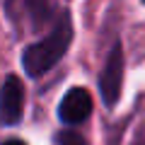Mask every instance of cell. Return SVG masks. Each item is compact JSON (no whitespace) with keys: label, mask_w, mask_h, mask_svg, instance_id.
I'll list each match as a JSON object with an SVG mask.
<instances>
[{"label":"cell","mask_w":145,"mask_h":145,"mask_svg":"<svg viewBox=\"0 0 145 145\" xmlns=\"http://www.w3.org/2000/svg\"><path fill=\"white\" fill-rule=\"evenodd\" d=\"M72 34H75V29H72L70 12L63 10L61 15H58V20L53 22L51 31H48L44 39L24 46L22 58H20L24 72L29 78H41V75H46L51 68H56V63H61L63 56L68 53V48H70Z\"/></svg>","instance_id":"obj_1"},{"label":"cell","mask_w":145,"mask_h":145,"mask_svg":"<svg viewBox=\"0 0 145 145\" xmlns=\"http://www.w3.org/2000/svg\"><path fill=\"white\" fill-rule=\"evenodd\" d=\"M123 72H126V58H123V46L116 39L114 46L109 48L104 68L99 70V94H102V102L106 109H114L121 99L123 92Z\"/></svg>","instance_id":"obj_2"},{"label":"cell","mask_w":145,"mask_h":145,"mask_svg":"<svg viewBox=\"0 0 145 145\" xmlns=\"http://www.w3.org/2000/svg\"><path fill=\"white\" fill-rule=\"evenodd\" d=\"M24 106H27L24 82L12 72L3 80V87H0V126H5V128L20 126L24 119Z\"/></svg>","instance_id":"obj_3"},{"label":"cell","mask_w":145,"mask_h":145,"mask_svg":"<svg viewBox=\"0 0 145 145\" xmlns=\"http://www.w3.org/2000/svg\"><path fill=\"white\" fill-rule=\"evenodd\" d=\"M92 94L87 87H70L58 104V119L65 126H80L92 116Z\"/></svg>","instance_id":"obj_4"},{"label":"cell","mask_w":145,"mask_h":145,"mask_svg":"<svg viewBox=\"0 0 145 145\" xmlns=\"http://www.w3.org/2000/svg\"><path fill=\"white\" fill-rule=\"evenodd\" d=\"M56 145H87V140L75 128H63L56 133Z\"/></svg>","instance_id":"obj_5"},{"label":"cell","mask_w":145,"mask_h":145,"mask_svg":"<svg viewBox=\"0 0 145 145\" xmlns=\"http://www.w3.org/2000/svg\"><path fill=\"white\" fill-rule=\"evenodd\" d=\"M0 145H27L24 140H20V138H7V140H3Z\"/></svg>","instance_id":"obj_6"},{"label":"cell","mask_w":145,"mask_h":145,"mask_svg":"<svg viewBox=\"0 0 145 145\" xmlns=\"http://www.w3.org/2000/svg\"><path fill=\"white\" fill-rule=\"evenodd\" d=\"M143 5H145V0H143Z\"/></svg>","instance_id":"obj_7"},{"label":"cell","mask_w":145,"mask_h":145,"mask_svg":"<svg viewBox=\"0 0 145 145\" xmlns=\"http://www.w3.org/2000/svg\"><path fill=\"white\" fill-rule=\"evenodd\" d=\"M140 145H145V143H140Z\"/></svg>","instance_id":"obj_8"}]
</instances>
